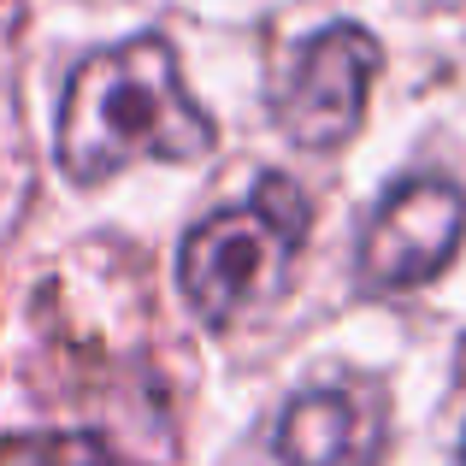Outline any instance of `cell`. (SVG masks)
Returning a JSON list of instances; mask_svg holds the SVG:
<instances>
[{"label":"cell","mask_w":466,"mask_h":466,"mask_svg":"<svg viewBox=\"0 0 466 466\" xmlns=\"http://www.w3.org/2000/svg\"><path fill=\"white\" fill-rule=\"evenodd\" d=\"M54 148L71 183H106L130 159H201L213 118L183 89L166 35H130L71 71Z\"/></svg>","instance_id":"1"},{"label":"cell","mask_w":466,"mask_h":466,"mask_svg":"<svg viewBox=\"0 0 466 466\" xmlns=\"http://www.w3.org/2000/svg\"><path fill=\"white\" fill-rule=\"evenodd\" d=\"M0 466H118V461L89 431H42V437H6Z\"/></svg>","instance_id":"6"},{"label":"cell","mask_w":466,"mask_h":466,"mask_svg":"<svg viewBox=\"0 0 466 466\" xmlns=\"http://www.w3.org/2000/svg\"><path fill=\"white\" fill-rule=\"evenodd\" d=\"M378 66H384V54H378V42L360 24H330V30H319L296 54L284 101H278L284 137L308 154L342 148L366 118V89H372Z\"/></svg>","instance_id":"4"},{"label":"cell","mask_w":466,"mask_h":466,"mask_svg":"<svg viewBox=\"0 0 466 466\" xmlns=\"http://www.w3.org/2000/svg\"><path fill=\"white\" fill-rule=\"evenodd\" d=\"M301 242H308V201L289 177L266 171L254 183L248 207H225L207 213L201 225L183 237V296L201 325L225 330L237 313H248L260 296L284 289L289 266H296Z\"/></svg>","instance_id":"2"},{"label":"cell","mask_w":466,"mask_h":466,"mask_svg":"<svg viewBox=\"0 0 466 466\" xmlns=\"http://www.w3.org/2000/svg\"><path fill=\"white\" fill-rule=\"evenodd\" d=\"M466 237V195L449 177H408L384 195L378 218L366 225V242L354 254V272L366 289H420L443 278V266L461 254Z\"/></svg>","instance_id":"3"},{"label":"cell","mask_w":466,"mask_h":466,"mask_svg":"<svg viewBox=\"0 0 466 466\" xmlns=\"http://www.w3.org/2000/svg\"><path fill=\"white\" fill-rule=\"evenodd\" d=\"M284 466H378L384 455V408L372 390L319 384L284 408L272 437Z\"/></svg>","instance_id":"5"},{"label":"cell","mask_w":466,"mask_h":466,"mask_svg":"<svg viewBox=\"0 0 466 466\" xmlns=\"http://www.w3.org/2000/svg\"><path fill=\"white\" fill-rule=\"evenodd\" d=\"M461 461H466V443H461Z\"/></svg>","instance_id":"7"}]
</instances>
